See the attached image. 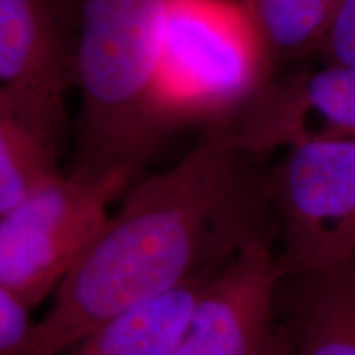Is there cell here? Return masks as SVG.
<instances>
[{
  "instance_id": "obj_1",
  "label": "cell",
  "mask_w": 355,
  "mask_h": 355,
  "mask_svg": "<svg viewBox=\"0 0 355 355\" xmlns=\"http://www.w3.org/2000/svg\"><path fill=\"white\" fill-rule=\"evenodd\" d=\"M222 132L204 130L165 170L141 176L6 355H58L102 322L166 295L275 230L266 173Z\"/></svg>"
},
{
  "instance_id": "obj_2",
  "label": "cell",
  "mask_w": 355,
  "mask_h": 355,
  "mask_svg": "<svg viewBox=\"0 0 355 355\" xmlns=\"http://www.w3.org/2000/svg\"><path fill=\"white\" fill-rule=\"evenodd\" d=\"M166 0H84L74 89L79 109L69 173L119 196L168 139L155 102Z\"/></svg>"
},
{
  "instance_id": "obj_3",
  "label": "cell",
  "mask_w": 355,
  "mask_h": 355,
  "mask_svg": "<svg viewBox=\"0 0 355 355\" xmlns=\"http://www.w3.org/2000/svg\"><path fill=\"white\" fill-rule=\"evenodd\" d=\"M273 74L241 0H166L153 83L166 135L220 128Z\"/></svg>"
},
{
  "instance_id": "obj_4",
  "label": "cell",
  "mask_w": 355,
  "mask_h": 355,
  "mask_svg": "<svg viewBox=\"0 0 355 355\" xmlns=\"http://www.w3.org/2000/svg\"><path fill=\"white\" fill-rule=\"evenodd\" d=\"M286 273L322 270L355 255V139L285 148L266 173Z\"/></svg>"
},
{
  "instance_id": "obj_5",
  "label": "cell",
  "mask_w": 355,
  "mask_h": 355,
  "mask_svg": "<svg viewBox=\"0 0 355 355\" xmlns=\"http://www.w3.org/2000/svg\"><path fill=\"white\" fill-rule=\"evenodd\" d=\"M119 196L63 171L0 216V288L33 309L51 298Z\"/></svg>"
},
{
  "instance_id": "obj_6",
  "label": "cell",
  "mask_w": 355,
  "mask_h": 355,
  "mask_svg": "<svg viewBox=\"0 0 355 355\" xmlns=\"http://www.w3.org/2000/svg\"><path fill=\"white\" fill-rule=\"evenodd\" d=\"M272 232L252 237L212 275L171 355H288L279 319L286 268Z\"/></svg>"
},
{
  "instance_id": "obj_7",
  "label": "cell",
  "mask_w": 355,
  "mask_h": 355,
  "mask_svg": "<svg viewBox=\"0 0 355 355\" xmlns=\"http://www.w3.org/2000/svg\"><path fill=\"white\" fill-rule=\"evenodd\" d=\"M216 130L254 157L300 141L355 139V66L273 74Z\"/></svg>"
},
{
  "instance_id": "obj_8",
  "label": "cell",
  "mask_w": 355,
  "mask_h": 355,
  "mask_svg": "<svg viewBox=\"0 0 355 355\" xmlns=\"http://www.w3.org/2000/svg\"><path fill=\"white\" fill-rule=\"evenodd\" d=\"M84 0H0V87L64 97L74 71Z\"/></svg>"
},
{
  "instance_id": "obj_9",
  "label": "cell",
  "mask_w": 355,
  "mask_h": 355,
  "mask_svg": "<svg viewBox=\"0 0 355 355\" xmlns=\"http://www.w3.org/2000/svg\"><path fill=\"white\" fill-rule=\"evenodd\" d=\"M64 110V97L0 87V216L63 173Z\"/></svg>"
},
{
  "instance_id": "obj_10",
  "label": "cell",
  "mask_w": 355,
  "mask_h": 355,
  "mask_svg": "<svg viewBox=\"0 0 355 355\" xmlns=\"http://www.w3.org/2000/svg\"><path fill=\"white\" fill-rule=\"evenodd\" d=\"M293 278L288 355H355V255Z\"/></svg>"
},
{
  "instance_id": "obj_11",
  "label": "cell",
  "mask_w": 355,
  "mask_h": 355,
  "mask_svg": "<svg viewBox=\"0 0 355 355\" xmlns=\"http://www.w3.org/2000/svg\"><path fill=\"white\" fill-rule=\"evenodd\" d=\"M222 265L198 273L157 300L102 322L58 355H171L198 298Z\"/></svg>"
},
{
  "instance_id": "obj_12",
  "label": "cell",
  "mask_w": 355,
  "mask_h": 355,
  "mask_svg": "<svg viewBox=\"0 0 355 355\" xmlns=\"http://www.w3.org/2000/svg\"><path fill=\"white\" fill-rule=\"evenodd\" d=\"M344 0H241L273 71L318 55Z\"/></svg>"
},
{
  "instance_id": "obj_13",
  "label": "cell",
  "mask_w": 355,
  "mask_h": 355,
  "mask_svg": "<svg viewBox=\"0 0 355 355\" xmlns=\"http://www.w3.org/2000/svg\"><path fill=\"white\" fill-rule=\"evenodd\" d=\"M318 56L322 63L355 66V0H344Z\"/></svg>"
},
{
  "instance_id": "obj_14",
  "label": "cell",
  "mask_w": 355,
  "mask_h": 355,
  "mask_svg": "<svg viewBox=\"0 0 355 355\" xmlns=\"http://www.w3.org/2000/svg\"><path fill=\"white\" fill-rule=\"evenodd\" d=\"M30 311L15 296L0 288V355L10 352L24 339L32 324Z\"/></svg>"
}]
</instances>
